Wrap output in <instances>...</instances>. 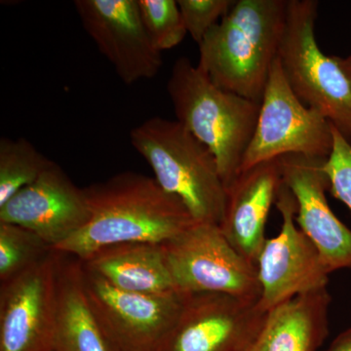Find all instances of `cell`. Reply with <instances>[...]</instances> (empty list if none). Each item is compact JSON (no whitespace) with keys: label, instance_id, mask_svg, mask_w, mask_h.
Segmentation results:
<instances>
[{"label":"cell","instance_id":"obj_1","mask_svg":"<svg viewBox=\"0 0 351 351\" xmlns=\"http://www.w3.org/2000/svg\"><path fill=\"white\" fill-rule=\"evenodd\" d=\"M86 226L53 250L85 261L95 252L124 243H165L195 225L186 207L154 178L123 172L83 189Z\"/></svg>","mask_w":351,"mask_h":351},{"label":"cell","instance_id":"obj_2","mask_svg":"<svg viewBox=\"0 0 351 351\" xmlns=\"http://www.w3.org/2000/svg\"><path fill=\"white\" fill-rule=\"evenodd\" d=\"M289 0H239L199 44L198 68L226 91L262 101L278 58Z\"/></svg>","mask_w":351,"mask_h":351},{"label":"cell","instance_id":"obj_3","mask_svg":"<svg viewBox=\"0 0 351 351\" xmlns=\"http://www.w3.org/2000/svg\"><path fill=\"white\" fill-rule=\"evenodd\" d=\"M167 92L178 121L212 152L228 188L240 174L261 104L217 86L186 57L173 66Z\"/></svg>","mask_w":351,"mask_h":351},{"label":"cell","instance_id":"obj_4","mask_svg":"<svg viewBox=\"0 0 351 351\" xmlns=\"http://www.w3.org/2000/svg\"><path fill=\"white\" fill-rule=\"evenodd\" d=\"M130 142L159 186L181 200L196 223L219 226L226 189L206 145L178 120L157 117L132 129Z\"/></svg>","mask_w":351,"mask_h":351},{"label":"cell","instance_id":"obj_5","mask_svg":"<svg viewBox=\"0 0 351 351\" xmlns=\"http://www.w3.org/2000/svg\"><path fill=\"white\" fill-rule=\"evenodd\" d=\"M317 7L315 0H289L278 58L295 96L351 143V84L336 57L327 56L318 46Z\"/></svg>","mask_w":351,"mask_h":351},{"label":"cell","instance_id":"obj_6","mask_svg":"<svg viewBox=\"0 0 351 351\" xmlns=\"http://www.w3.org/2000/svg\"><path fill=\"white\" fill-rule=\"evenodd\" d=\"M332 149V125L293 92L277 58L270 69L257 126L240 173L287 154L326 159Z\"/></svg>","mask_w":351,"mask_h":351},{"label":"cell","instance_id":"obj_7","mask_svg":"<svg viewBox=\"0 0 351 351\" xmlns=\"http://www.w3.org/2000/svg\"><path fill=\"white\" fill-rule=\"evenodd\" d=\"M163 245L177 292L260 300L257 267L233 248L218 225L195 223Z\"/></svg>","mask_w":351,"mask_h":351},{"label":"cell","instance_id":"obj_8","mask_svg":"<svg viewBox=\"0 0 351 351\" xmlns=\"http://www.w3.org/2000/svg\"><path fill=\"white\" fill-rule=\"evenodd\" d=\"M83 285L104 331L119 351H157L175 324L186 294L122 290L82 265Z\"/></svg>","mask_w":351,"mask_h":351},{"label":"cell","instance_id":"obj_9","mask_svg":"<svg viewBox=\"0 0 351 351\" xmlns=\"http://www.w3.org/2000/svg\"><path fill=\"white\" fill-rule=\"evenodd\" d=\"M276 205L282 217L281 230L267 239L257 261L258 306L265 313L297 295L327 288L329 282L330 271L319 250L295 225L297 202L284 182Z\"/></svg>","mask_w":351,"mask_h":351},{"label":"cell","instance_id":"obj_10","mask_svg":"<svg viewBox=\"0 0 351 351\" xmlns=\"http://www.w3.org/2000/svg\"><path fill=\"white\" fill-rule=\"evenodd\" d=\"M267 314L258 302L234 295L186 294L157 351H250Z\"/></svg>","mask_w":351,"mask_h":351},{"label":"cell","instance_id":"obj_11","mask_svg":"<svg viewBox=\"0 0 351 351\" xmlns=\"http://www.w3.org/2000/svg\"><path fill=\"white\" fill-rule=\"evenodd\" d=\"M61 258L53 250L25 274L0 284V351L53 350Z\"/></svg>","mask_w":351,"mask_h":351},{"label":"cell","instance_id":"obj_12","mask_svg":"<svg viewBox=\"0 0 351 351\" xmlns=\"http://www.w3.org/2000/svg\"><path fill=\"white\" fill-rule=\"evenodd\" d=\"M83 29L126 85L152 80L163 66L141 18L138 0H75Z\"/></svg>","mask_w":351,"mask_h":351},{"label":"cell","instance_id":"obj_13","mask_svg":"<svg viewBox=\"0 0 351 351\" xmlns=\"http://www.w3.org/2000/svg\"><path fill=\"white\" fill-rule=\"evenodd\" d=\"M89 219L83 189L55 162L0 206V223L24 226L52 248L80 232Z\"/></svg>","mask_w":351,"mask_h":351},{"label":"cell","instance_id":"obj_14","mask_svg":"<svg viewBox=\"0 0 351 351\" xmlns=\"http://www.w3.org/2000/svg\"><path fill=\"white\" fill-rule=\"evenodd\" d=\"M326 159L287 154L279 158V163L283 182L297 202L295 221L317 247L332 274L351 269V230L328 204L330 182L323 169Z\"/></svg>","mask_w":351,"mask_h":351},{"label":"cell","instance_id":"obj_15","mask_svg":"<svg viewBox=\"0 0 351 351\" xmlns=\"http://www.w3.org/2000/svg\"><path fill=\"white\" fill-rule=\"evenodd\" d=\"M282 184L278 158L243 171L226 188L219 228L233 248L256 267L267 241V218Z\"/></svg>","mask_w":351,"mask_h":351},{"label":"cell","instance_id":"obj_16","mask_svg":"<svg viewBox=\"0 0 351 351\" xmlns=\"http://www.w3.org/2000/svg\"><path fill=\"white\" fill-rule=\"evenodd\" d=\"M331 302L323 288L274 307L250 351H317L329 332Z\"/></svg>","mask_w":351,"mask_h":351},{"label":"cell","instance_id":"obj_17","mask_svg":"<svg viewBox=\"0 0 351 351\" xmlns=\"http://www.w3.org/2000/svg\"><path fill=\"white\" fill-rule=\"evenodd\" d=\"M54 351H119L90 306L82 278V263L62 254L57 282Z\"/></svg>","mask_w":351,"mask_h":351},{"label":"cell","instance_id":"obj_18","mask_svg":"<svg viewBox=\"0 0 351 351\" xmlns=\"http://www.w3.org/2000/svg\"><path fill=\"white\" fill-rule=\"evenodd\" d=\"M82 263L122 290L143 294L177 292L163 244L112 245L95 252Z\"/></svg>","mask_w":351,"mask_h":351},{"label":"cell","instance_id":"obj_19","mask_svg":"<svg viewBox=\"0 0 351 351\" xmlns=\"http://www.w3.org/2000/svg\"><path fill=\"white\" fill-rule=\"evenodd\" d=\"M53 162L27 138H0V206L36 182Z\"/></svg>","mask_w":351,"mask_h":351},{"label":"cell","instance_id":"obj_20","mask_svg":"<svg viewBox=\"0 0 351 351\" xmlns=\"http://www.w3.org/2000/svg\"><path fill=\"white\" fill-rule=\"evenodd\" d=\"M52 251L36 232L15 223H0V284L25 274Z\"/></svg>","mask_w":351,"mask_h":351},{"label":"cell","instance_id":"obj_21","mask_svg":"<svg viewBox=\"0 0 351 351\" xmlns=\"http://www.w3.org/2000/svg\"><path fill=\"white\" fill-rule=\"evenodd\" d=\"M141 18L157 50L172 49L186 38V25L175 0H138Z\"/></svg>","mask_w":351,"mask_h":351},{"label":"cell","instance_id":"obj_22","mask_svg":"<svg viewBox=\"0 0 351 351\" xmlns=\"http://www.w3.org/2000/svg\"><path fill=\"white\" fill-rule=\"evenodd\" d=\"M177 2L186 32L198 45L235 3L233 0H178Z\"/></svg>","mask_w":351,"mask_h":351},{"label":"cell","instance_id":"obj_23","mask_svg":"<svg viewBox=\"0 0 351 351\" xmlns=\"http://www.w3.org/2000/svg\"><path fill=\"white\" fill-rule=\"evenodd\" d=\"M332 149L323 169L330 182V193L351 212V143L332 127Z\"/></svg>","mask_w":351,"mask_h":351},{"label":"cell","instance_id":"obj_24","mask_svg":"<svg viewBox=\"0 0 351 351\" xmlns=\"http://www.w3.org/2000/svg\"><path fill=\"white\" fill-rule=\"evenodd\" d=\"M326 351H351V328L339 334Z\"/></svg>","mask_w":351,"mask_h":351},{"label":"cell","instance_id":"obj_25","mask_svg":"<svg viewBox=\"0 0 351 351\" xmlns=\"http://www.w3.org/2000/svg\"><path fill=\"white\" fill-rule=\"evenodd\" d=\"M336 59L351 84V55L348 58L336 57Z\"/></svg>","mask_w":351,"mask_h":351},{"label":"cell","instance_id":"obj_26","mask_svg":"<svg viewBox=\"0 0 351 351\" xmlns=\"http://www.w3.org/2000/svg\"><path fill=\"white\" fill-rule=\"evenodd\" d=\"M52 351H54V350H52Z\"/></svg>","mask_w":351,"mask_h":351}]
</instances>
